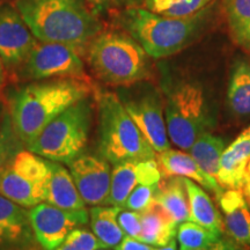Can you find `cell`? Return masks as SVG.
Here are the masks:
<instances>
[{"label": "cell", "mask_w": 250, "mask_h": 250, "mask_svg": "<svg viewBox=\"0 0 250 250\" xmlns=\"http://www.w3.org/2000/svg\"><path fill=\"white\" fill-rule=\"evenodd\" d=\"M93 92L88 79L78 78L40 80L15 90L9 100L8 114L24 147L54 118L80 100L92 96Z\"/></svg>", "instance_id": "6da1fadb"}, {"label": "cell", "mask_w": 250, "mask_h": 250, "mask_svg": "<svg viewBox=\"0 0 250 250\" xmlns=\"http://www.w3.org/2000/svg\"><path fill=\"white\" fill-rule=\"evenodd\" d=\"M15 6L37 41L70 45L80 54L102 31L85 0H17Z\"/></svg>", "instance_id": "7a4b0ae2"}, {"label": "cell", "mask_w": 250, "mask_h": 250, "mask_svg": "<svg viewBox=\"0 0 250 250\" xmlns=\"http://www.w3.org/2000/svg\"><path fill=\"white\" fill-rule=\"evenodd\" d=\"M210 9L211 5L192 17L169 18L130 7L122 14L121 22L149 57L161 59L179 54L201 35L210 19Z\"/></svg>", "instance_id": "3957f363"}, {"label": "cell", "mask_w": 250, "mask_h": 250, "mask_svg": "<svg viewBox=\"0 0 250 250\" xmlns=\"http://www.w3.org/2000/svg\"><path fill=\"white\" fill-rule=\"evenodd\" d=\"M98 114V154L109 164L147 161L156 152L125 110L116 93L95 88L93 92Z\"/></svg>", "instance_id": "277c9868"}, {"label": "cell", "mask_w": 250, "mask_h": 250, "mask_svg": "<svg viewBox=\"0 0 250 250\" xmlns=\"http://www.w3.org/2000/svg\"><path fill=\"white\" fill-rule=\"evenodd\" d=\"M83 52L95 77L108 85L130 86L152 74L151 57L127 34L101 31Z\"/></svg>", "instance_id": "5b68a950"}, {"label": "cell", "mask_w": 250, "mask_h": 250, "mask_svg": "<svg viewBox=\"0 0 250 250\" xmlns=\"http://www.w3.org/2000/svg\"><path fill=\"white\" fill-rule=\"evenodd\" d=\"M165 120L169 140L189 152L199 136L215 125L204 89L195 81L177 80L164 83Z\"/></svg>", "instance_id": "8992f818"}, {"label": "cell", "mask_w": 250, "mask_h": 250, "mask_svg": "<svg viewBox=\"0 0 250 250\" xmlns=\"http://www.w3.org/2000/svg\"><path fill=\"white\" fill-rule=\"evenodd\" d=\"M95 102L80 100L54 118L27 146L28 151L50 161L70 164L85 152L92 130Z\"/></svg>", "instance_id": "52a82bcc"}, {"label": "cell", "mask_w": 250, "mask_h": 250, "mask_svg": "<svg viewBox=\"0 0 250 250\" xmlns=\"http://www.w3.org/2000/svg\"><path fill=\"white\" fill-rule=\"evenodd\" d=\"M50 176V160L24 148L0 173V195L23 208H34L46 202Z\"/></svg>", "instance_id": "ba28073f"}, {"label": "cell", "mask_w": 250, "mask_h": 250, "mask_svg": "<svg viewBox=\"0 0 250 250\" xmlns=\"http://www.w3.org/2000/svg\"><path fill=\"white\" fill-rule=\"evenodd\" d=\"M116 94L153 149L156 153L169 149L164 100L159 89L145 80L121 87Z\"/></svg>", "instance_id": "9c48e42d"}, {"label": "cell", "mask_w": 250, "mask_h": 250, "mask_svg": "<svg viewBox=\"0 0 250 250\" xmlns=\"http://www.w3.org/2000/svg\"><path fill=\"white\" fill-rule=\"evenodd\" d=\"M20 76L26 80H48L57 78L87 79L80 52L62 43L41 42L31 49L20 66Z\"/></svg>", "instance_id": "30bf717a"}, {"label": "cell", "mask_w": 250, "mask_h": 250, "mask_svg": "<svg viewBox=\"0 0 250 250\" xmlns=\"http://www.w3.org/2000/svg\"><path fill=\"white\" fill-rule=\"evenodd\" d=\"M30 225L40 246L44 250H55L74 228L89 220V212L81 210H64L49 203L30 208Z\"/></svg>", "instance_id": "8fae6325"}, {"label": "cell", "mask_w": 250, "mask_h": 250, "mask_svg": "<svg viewBox=\"0 0 250 250\" xmlns=\"http://www.w3.org/2000/svg\"><path fill=\"white\" fill-rule=\"evenodd\" d=\"M67 166L85 204L108 205L111 169L110 164L105 159L99 154L83 152Z\"/></svg>", "instance_id": "7c38bea8"}, {"label": "cell", "mask_w": 250, "mask_h": 250, "mask_svg": "<svg viewBox=\"0 0 250 250\" xmlns=\"http://www.w3.org/2000/svg\"><path fill=\"white\" fill-rule=\"evenodd\" d=\"M36 42L18 9L8 5L0 7V58L5 67H20Z\"/></svg>", "instance_id": "4fadbf2b"}, {"label": "cell", "mask_w": 250, "mask_h": 250, "mask_svg": "<svg viewBox=\"0 0 250 250\" xmlns=\"http://www.w3.org/2000/svg\"><path fill=\"white\" fill-rule=\"evenodd\" d=\"M162 179L156 159L129 161L115 165L111 170V184L108 205L123 208L127 197L138 186H153Z\"/></svg>", "instance_id": "5bb4252c"}, {"label": "cell", "mask_w": 250, "mask_h": 250, "mask_svg": "<svg viewBox=\"0 0 250 250\" xmlns=\"http://www.w3.org/2000/svg\"><path fill=\"white\" fill-rule=\"evenodd\" d=\"M34 239L29 210L0 195V250H26Z\"/></svg>", "instance_id": "9a60e30c"}, {"label": "cell", "mask_w": 250, "mask_h": 250, "mask_svg": "<svg viewBox=\"0 0 250 250\" xmlns=\"http://www.w3.org/2000/svg\"><path fill=\"white\" fill-rule=\"evenodd\" d=\"M156 162L161 170L162 177H187L199 184L208 191L214 193L217 199L224 192L225 189L220 186L218 180L203 170L190 153L183 152L182 149L176 151L169 148L156 154Z\"/></svg>", "instance_id": "2e32d148"}, {"label": "cell", "mask_w": 250, "mask_h": 250, "mask_svg": "<svg viewBox=\"0 0 250 250\" xmlns=\"http://www.w3.org/2000/svg\"><path fill=\"white\" fill-rule=\"evenodd\" d=\"M250 161V126L233 140L219 162L217 180L224 189H240L246 167Z\"/></svg>", "instance_id": "e0dca14e"}, {"label": "cell", "mask_w": 250, "mask_h": 250, "mask_svg": "<svg viewBox=\"0 0 250 250\" xmlns=\"http://www.w3.org/2000/svg\"><path fill=\"white\" fill-rule=\"evenodd\" d=\"M224 227L233 241L250 248V208L239 189H225L218 198Z\"/></svg>", "instance_id": "ac0fdd59"}, {"label": "cell", "mask_w": 250, "mask_h": 250, "mask_svg": "<svg viewBox=\"0 0 250 250\" xmlns=\"http://www.w3.org/2000/svg\"><path fill=\"white\" fill-rule=\"evenodd\" d=\"M140 215L142 233L138 239L140 241L153 247H164L176 239L179 225L155 199L145 210L140 212Z\"/></svg>", "instance_id": "d6986e66"}, {"label": "cell", "mask_w": 250, "mask_h": 250, "mask_svg": "<svg viewBox=\"0 0 250 250\" xmlns=\"http://www.w3.org/2000/svg\"><path fill=\"white\" fill-rule=\"evenodd\" d=\"M50 166H51V176H50L46 203L64 210L86 208L85 202L78 191L70 170L66 169L61 162L50 161Z\"/></svg>", "instance_id": "ffe728a7"}, {"label": "cell", "mask_w": 250, "mask_h": 250, "mask_svg": "<svg viewBox=\"0 0 250 250\" xmlns=\"http://www.w3.org/2000/svg\"><path fill=\"white\" fill-rule=\"evenodd\" d=\"M184 186L187 188L188 199L190 208V221L201 225V226L221 234L225 230L224 221L220 213L215 208L211 197L205 192L199 184L193 182L192 180L182 177Z\"/></svg>", "instance_id": "44dd1931"}, {"label": "cell", "mask_w": 250, "mask_h": 250, "mask_svg": "<svg viewBox=\"0 0 250 250\" xmlns=\"http://www.w3.org/2000/svg\"><path fill=\"white\" fill-rule=\"evenodd\" d=\"M154 199L164 206L177 225L190 220L189 199L182 177H162L159 182Z\"/></svg>", "instance_id": "7402d4cb"}, {"label": "cell", "mask_w": 250, "mask_h": 250, "mask_svg": "<svg viewBox=\"0 0 250 250\" xmlns=\"http://www.w3.org/2000/svg\"><path fill=\"white\" fill-rule=\"evenodd\" d=\"M227 104L237 117H250V64L237 59L230 70L227 87Z\"/></svg>", "instance_id": "603a6c76"}, {"label": "cell", "mask_w": 250, "mask_h": 250, "mask_svg": "<svg viewBox=\"0 0 250 250\" xmlns=\"http://www.w3.org/2000/svg\"><path fill=\"white\" fill-rule=\"evenodd\" d=\"M121 210L118 206L101 205L92 206L88 211L93 233L104 248H115L124 239L125 234L117 221Z\"/></svg>", "instance_id": "cb8c5ba5"}, {"label": "cell", "mask_w": 250, "mask_h": 250, "mask_svg": "<svg viewBox=\"0 0 250 250\" xmlns=\"http://www.w3.org/2000/svg\"><path fill=\"white\" fill-rule=\"evenodd\" d=\"M223 6L234 43L250 50V0H223Z\"/></svg>", "instance_id": "d4e9b609"}, {"label": "cell", "mask_w": 250, "mask_h": 250, "mask_svg": "<svg viewBox=\"0 0 250 250\" xmlns=\"http://www.w3.org/2000/svg\"><path fill=\"white\" fill-rule=\"evenodd\" d=\"M225 148L226 143L224 138L211 132H205L196 139L189 152L203 170L217 179L219 162Z\"/></svg>", "instance_id": "484cf974"}, {"label": "cell", "mask_w": 250, "mask_h": 250, "mask_svg": "<svg viewBox=\"0 0 250 250\" xmlns=\"http://www.w3.org/2000/svg\"><path fill=\"white\" fill-rule=\"evenodd\" d=\"M213 0H145L144 7L169 18L192 17L208 7Z\"/></svg>", "instance_id": "4316f807"}, {"label": "cell", "mask_w": 250, "mask_h": 250, "mask_svg": "<svg viewBox=\"0 0 250 250\" xmlns=\"http://www.w3.org/2000/svg\"><path fill=\"white\" fill-rule=\"evenodd\" d=\"M223 237L213 230L201 226L193 221H184L177 226L176 239L180 249H199L213 245Z\"/></svg>", "instance_id": "83f0119b"}, {"label": "cell", "mask_w": 250, "mask_h": 250, "mask_svg": "<svg viewBox=\"0 0 250 250\" xmlns=\"http://www.w3.org/2000/svg\"><path fill=\"white\" fill-rule=\"evenodd\" d=\"M24 145L15 133L11 116L6 111L0 122V173L11 162L19 152L24 149Z\"/></svg>", "instance_id": "f1b7e54d"}, {"label": "cell", "mask_w": 250, "mask_h": 250, "mask_svg": "<svg viewBox=\"0 0 250 250\" xmlns=\"http://www.w3.org/2000/svg\"><path fill=\"white\" fill-rule=\"evenodd\" d=\"M104 248L95 234L86 228L72 229L65 240L55 250H96Z\"/></svg>", "instance_id": "f546056e"}, {"label": "cell", "mask_w": 250, "mask_h": 250, "mask_svg": "<svg viewBox=\"0 0 250 250\" xmlns=\"http://www.w3.org/2000/svg\"><path fill=\"white\" fill-rule=\"evenodd\" d=\"M158 186L159 183L153 184V186H138L136 189H133V191L127 197L123 208L137 212L144 211L154 201Z\"/></svg>", "instance_id": "4dcf8cb0"}, {"label": "cell", "mask_w": 250, "mask_h": 250, "mask_svg": "<svg viewBox=\"0 0 250 250\" xmlns=\"http://www.w3.org/2000/svg\"><path fill=\"white\" fill-rule=\"evenodd\" d=\"M117 221L125 235L139 239L140 233H142V215H140V212L122 208L117 215Z\"/></svg>", "instance_id": "1f68e13d"}, {"label": "cell", "mask_w": 250, "mask_h": 250, "mask_svg": "<svg viewBox=\"0 0 250 250\" xmlns=\"http://www.w3.org/2000/svg\"><path fill=\"white\" fill-rule=\"evenodd\" d=\"M155 247H153L148 243L140 241L138 239H134L131 236H124L121 243L115 247V250H154Z\"/></svg>", "instance_id": "d6a6232c"}, {"label": "cell", "mask_w": 250, "mask_h": 250, "mask_svg": "<svg viewBox=\"0 0 250 250\" xmlns=\"http://www.w3.org/2000/svg\"><path fill=\"white\" fill-rule=\"evenodd\" d=\"M180 250H240L239 247L236 246V243L230 241V240L223 239L221 237L219 241H217L213 245L205 247V248H199V249H180Z\"/></svg>", "instance_id": "836d02e7"}, {"label": "cell", "mask_w": 250, "mask_h": 250, "mask_svg": "<svg viewBox=\"0 0 250 250\" xmlns=\"http://www.w3.org/2000/svg\"><path fill=\"white\" fill-rule=\"evenodd\" d=\"M240 191L242 192L243 197H245L247 204L250 208V161L247 165L245 174H243V179L241 182V187H240Z\"/></svg>", "instance_id": "e575fe53"}, {"label": "cell", "mask_w": 250, "mask_h": 250, "mask_svg": "<svg viewBox=\"0 0 250 250\" xmlns=\"http://www.w3.org/2000/svg\"><path fill=\"white\" fill-rule=\"evenodd\" d=\"M88 5V7L92 9V12L95 15H99L107 11L110 6L111 0H85Z\"/></svg>", "instance_id": "d590c367"}, {"label": "cell", "mask_w": 250, "mask_h": 250, "mask_svg": "<svg viewBox=\"0 0 250 250\" xmlns=\"http://www.w3.org/2000/svg\"><path fill=\"white\" fill-rule=\"evenodd\" d=\"M115 1L118 2L121 5L130 6V7H137V6L140 4H144L145 0H115Z\"/></svg>", "instance_id": "8d00e7d4"}, {"label": "cell", "mask_w": 250, "mask_h": 250, "mask_svg": "<svg viewBox=\"0 0 250 250\" xmlns=\"http://www.w3.org/2000/svg\"><path fill=\"white\" fill-rule=\"evenodd\" d=\"M154 250H177V242L176 239L173 240V241L168 243L164 247H155Z\"/></svg>", "instance_id": "74e56055"}, {"label": "cell", "mask_w": 250, "mask_h": 250, "mask_svg": "<svg viewBox=\"0 0 250 250\" xmlns=\"http://www.w3.org/2000/svg\"><path fill=\"white\" fill-rule=\"evenodd\" d=\"M5 80V73H4V62H2L1 58H0V87L4 85Z\"/></svg>", "instance_id": "f35d334b"}, {"label": "cell", "mask_w": 250, "mask_h": 250, "mask_svg": "<svg viewBox=\"0 0 250 250\" xmlns=\"http://www.w3.org/2000/svg\"><path fill=\"white\" fill-rule=\"evenodd\" d=\"M6 114V108H5V104L2 103L1 100H0V122H1L2 118H4Z\"/></svg>", "instance_id": "ab89813d"}, {"label": "cell", "mask_w": 250, "mask_h": 250, "mask_svg": "<svg viewBox=\"0 0 250 250\" xmlns=\"http://www.w3.org/2000/svg\"><path fill=\"white\" fill-rule=\"evenodd\" d=\"M96 250H108V249H104V248H100V249H96Z\"/></svg>", "instance_id": "60d3db41"}]
</instances>
